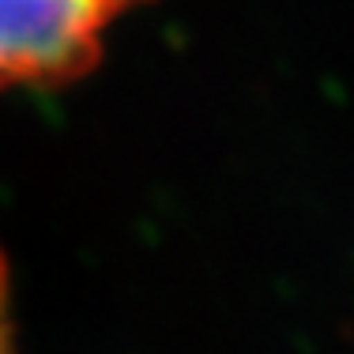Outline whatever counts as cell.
Listing matches in <instances>:
<instances>
[{"mask_svg": "<svg viewBox=\"0 0 354 354\" xmlns=\"http://www.w3.org/2000/svg\"><path fill=\"white\" fill-rule=\"evenodd\" d=\"M132 0H0V87L72 80Z\"/></svg>", "mask_w": 354, "mask_h": 354, "instance_id": "6da1fadb", "label": "cell"}, {"mask_svg": "<svg viewBox=\"0 0 354 354\" xmlns=\"http://www.w3.org/2000/svg\"><path fill=\"white\" fill-rule=\"evenodd\" d=\"M0 354H12V320H8V279L0 260Z\"/></svg>", "mask_w": 354, "mask_h": 354, "instance_id": "7a4b0ae2", "label": "cell"}]
</instances>
